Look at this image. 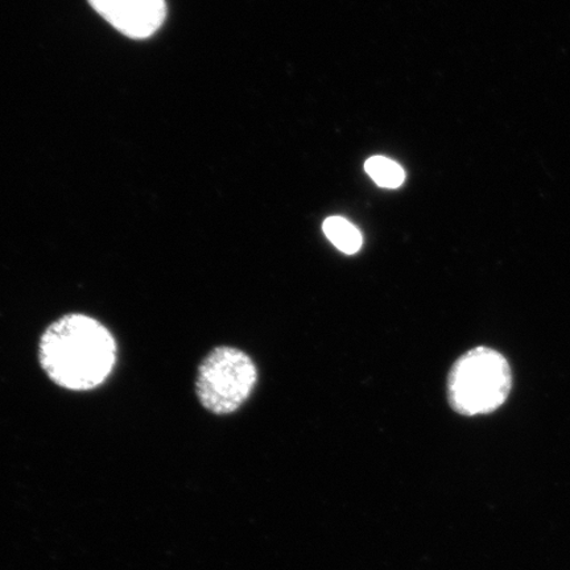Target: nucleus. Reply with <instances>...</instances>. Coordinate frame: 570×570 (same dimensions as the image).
<instances>
[{"mask_svg": "<svg viewBox=\"0 0 570 570\" xmlns=\"http://www.w3.org/2000/svg\"><path fill=\"white\" fill-rule=\"evenodd\" d=\"M39 356L42 370L59 386L73 391L102 384L117 361L112 334L99 321L69 315L42 334Z\"/></svg>", "mask_w": 570, "mask_h": 570, "instance_id": "1", "label": "nucleus"}, {"mask_svg": "<svg viewBox=\"0 0 570 570\" xmlns=\"http://www.w3.org/2000/svg\"><path fill=\"white\" fill-rule=\"evenodd\" d=\"M512 373L508 360L490 347L460 356L448 375V401L463 416L487 415L508 401Z\"/></svg>", "mask_w": 570, "mask_h": 570, "instance_id": "2", "label": "nucleus"}, {"mask_svg": "<svg viewBox=\"0 0 570 570\" xmlns=\"http://www.w3.org/2000/svg\"><path fill=\"white\" fill-rule=\"evenodd\" d=\"M258 370L239 348H214L198 368L196 392L204 407L216 415L237 411L252 396Z\"/></svg>", "mask_w": 570, "mask_h": 570, "instance_id": "3", "label": "nucleus"}, {"mask_svg": "<svg viewBox=\"0 0 570 570\" xmlns=\"http://www.w3.org/2000/svg\"><path fill=\"white\" fill-rule=\"evenodd\" d=\"M92 9L131 39H147L167 16L166 0H89Z\"/></svg>", "mask_w": 570, "mask_h": 570, "instance_id": "4", "label": "nucleus"}, {"mask_svg": "<svg viewBox=\"0 0 570 570\" xmlns=\"http://www.w3.org/2000/svg\"><path fill=\"white\" fill-rule=\"evenodd\" d=\"M323 229L326 238L330 239L340 252L347 255L360 252L363 244L362 234L352 223H348L347 219L330 217L325 219Z\"/></svg>", "mask_w": 570, "mask_h": 570, "instance_id": "5", "label": "nucleus"}, {"mask_svg": "<svg viewBox=\"0 0 570 570\" xmlns=\"http://www.w3.org/2000/svg\"><path fill=\"white\" fill-rule=\"evenodd\" d=\"M366 173L382 188L396 189L404 183V169L383 156H374L365 164Z\"/></svg>", "mask_w": 570, "mask_h": 570, "instance_id": "6", "label": "nucleus"}]
</instances>
